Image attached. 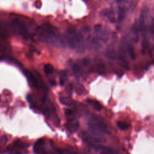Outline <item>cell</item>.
Returning <instances> with one entry per match:
<instances>
[{
    "instance_id": "6da1fadb",
    "label": "cell",
    "mask_w": 154,
    "mask_h": 154,
    "mask_svg": "<svg viewBox=\"0 0 154 154\" xmlns=\"http://www.w3.org/2000/svg\"><path fill=\"white\" fill-rule=\"evenodd\" d=\"M26 99L32 108L41 112L46 118L54 120L55 123L59 122L55 107L46 96L42 97L39 102L36 100L33 95L30 94L27 95Z\"/></svg>"
},
{
    "instance_id": "7a4b0ae2",
    "label": "cell",
    "mask_w": 154,
    "mask_h": 154,
    "mask_svg": "<svg viewBox=\"0 0 154 154\" xmlns=\"http://www.w3.org/2000/svg\"><path fill=\"white\" fill-rule=\"evenodd\" d=\"M38 37L42 42L54 45L65 46L63 35H60L57 29L49 24H44L37 30Z\"/></svg>"
},
{
    "instance_id": "3957f363",
    "label": "cell",
    "mask_w": 154,
    "mask_h": 154,
    "mask_svg": "<svg viewBox=\"0 0 154 154\" xmlns=\"http://www.w3.org/2000/svg\"><path fill=\"white\" fill-rule=\"evenodd\" d=\"M87 125L89 130L88 133L100 143L102 142L104 135L109 133L106 124L99 117L94 115L90 117Z\"/></svg>"
},
{
    "instance_id": "277c9868",
    "label": "cell",
    "mask_w": 154,
    "mask_h": 154,
    "mask_svg": "<svg viewBox=\"0 0 154 154\" xmlns=\"http://www.w3.org/2000/svg\"><path fill=\"white\" fill-rule=\"evenodd\" d=\"M64 45L78 52H83L84 43L83 37L73 28H69L63 36Z\"/></svg>"
},
{
    "instance_id": "5b68a950",
    "label": "cell",
    "mask_w": 154,
    "mask_h": 154,
    "mask_svg": "<svg viewBox=\"0 0 154 154\" xmlns=\"http://www.w3.org/2000/svg\"><path fill=\"white\" fill-rule=\"evenodd\" d=\"M33 152L35 154H59V149L51 140L39 139L34 144Z\"/></svg>"
},
{
    "instance_id": "8992f818",
    "label": "cell",
    "mask_w": 154,
    "mask_h": 154,
    "mask_svg": "<svg viewBox=\"0 0 154 154\" xmlns=\"http://www.w3.org/2000/svg\"><path fill=\"white\" fill-rule=\"evenodd\" d=\"M11 25L13 31L17 34H19L26 38L29 37V31L23 21L19 19H14L11 21Z\"/></svg>"
},
{
    "instance_id": "52a82bcc",
    "label": "cell",
    "mask_w": 154,
    "mask_h": 154,
    "mask_svg": "<svg viewBox=\"0 0 154 154\" xmlns=\"http://www.w3.org/2000/svg\"><path fill=\"white\" fill-rule=\"evenodd\" d=\"M25 74L32 87L47 91V87L38 74H34L28 70L25 71Z\"/></svg>"
},
{
    "instance_id": "ba28073f",
    "label": "cell",
    "mask_w": 154,
    "mask_h": 154,
    "mask_svg": "<svg viewBox=\"0 0 154 154\" xmlns=\"http://www.w3.org/2000/svg\"><path fill=\"white\" fill-rule=\"evenodd\" d=\"M28 147V144L20 140H16L5 150L8 154H23Z\"/></svg>"
},
{
    "instance_id": "9c48e42d",
    "label": "cell",
    "mask_w": 154,
    "mask_h": 154,
    "mask_svg": "<svg viewBox=\"0 0 154 154\" xmlns=\"http://www.w3.org/2000/svg\"><path fill=\"white\" fill-rule=\"evenodd\" d=\"M66 126L67 129L71 133H75L79 128V122L76 117L68 118Z\"/></svg>"
},
{
    "instance_id": "30bf717a",
    "label": "cell",
    "mask_w": 154,
    "mask_h": 154,
    "mask_svg": "<svg viewBox=\"0 0 154 154\" xmlns=\"http://www.w3.org/2000/svg\"><path fill=\"white\" fill-rule=\"evenodd\" d=\"M146 15H147V9L146 8H144L141 11V13L140 16L139 22H138L139 31L141 32H145L146 30V23H145Z\"/></svg>"
},
{
    "instance_id": "8fae6325",
    "label": "cell",
    "mask_w": 154,
    "mask_h": 154,
    "mask_svg": "<svg viewBox=\"0 0 154 154\" xmlns=\"http://www.w3.org/2000/svg\"><path fill=\"white\" fill-rule=\"evenodd\" d=\"M93 149L99 150L100 154H118L116 150L102 145L96 146Z\"/></svg>"
},
{
    "instance_id": "7c38bea8",
    "label": "cell",
    "mask_w": 154,
    "mask_h": 154,
    "mask_svg": "<svg viewBox=\"0 0 154 154\" xmlns=\"http://www.w3.org/2000/svg\"><path fill=\"white\" fill-rule=\"evenodd\" d=\"M103 14L106 16L108 20H109L110 22L114 23H116L117 20L116 19V15H115V13L114 12L112 11V10H105L104 11H102Z\"/></svg>"
},
{
    "instance_id": "4fadbf2b",
    "label": "cell",
    "mask_w": 154,
    "mask_h": 154,
    "mask_svg": "<svg viewBox=\"0 0 154 154\" xmlns=\"http://www.w3.org/2000/svg\"><path fill=\"white\" fill-rule=\"evenodd\" d=\"M86 101L91 107H93L96 111H99L102 109V106L101 104L97 100H96L92 99H87Z\"/></svg>"
},
{
    "instance_id": "5bb4252c",
    "label": "cell",
    "mask_w": 154,
    "mask_h": 154,
    "mask_svg": "<svg viewBox=\"0 0 154 154\" xmlns=\"http://www.w3.org/2000/svg\"><path fill=\"white\" fill-rule=\"evenodd\" d=\"M60 102L67 106H72L75 104L74 101L69 97H60L59 98Z\"/></svg>"
},
{
    "instance_id": "9a60e30c",
    "label": "cell",
    "mask_w": 154,
    "mask_h": 154,
    "mask_svg": "<svg viewBox=\"0 0 154 154\" xmlns=\"http://www.w3.org/2000/svg\"><path fill=\"white\" fill-rule=\"evenodd\" d=\"M126 17V11L125 9L122 7H119L118 8V15L117 21L118 22H123Z\"/></svg>"
},
{
    "instance_id": "2e32d148",
    "label": "cell",
    "mask_w": 154,
    "mask_h": 154,
    "mask_svg": "<svg viewBox=\"0 0 154 154\" xmlns=\"http://www.w3.org/2000/svg\"><path fill=\"white\" fill-rule=\"evenodd\" d=\"M126 52L129 54V57L132 60H134L136 58V54L135 52V49L131 44H126Z\"/></svg>"
},
{
    "instance_id": "e0dca14e",
    "label": "cell",
    "mask_w": 154,
    "mask_h": 154,
    "mask_svg": "<svg viewBox=\"0 0 154 154\" xmlns=\"http://www.w3.org/2000/svg\"><path fill=\"white\" fill-rule=\"evenodd\" d=\"M106 56L111 60H115L116 58H117V53L115 51V49L113 48H109L107 49L106 51Z\"/></svg>"
},
{
    "instance_id": "ac0fdd59",
    "label": "cell",
    "mask_w": 154,
    "mask_h": 154,
    "mask_svg": "<svg viewBox=\"0 0 154 154\" xmlns=\"http://www.w3.org/2000/svg\"><path fill=\"white\" fill-rule=\"evenodd\" d=\"M117 127L121 129V130H126L129 128V125L128 123H127L125 121H118L117 122Z\"/></svg>"
},
{
    "instance_id": "d6986e66",
    "label": "cell",
    "mask_w": 154,
    "mask_h": 154,
    "mask_svg": "<svg viewBox=\"0 0 154 154\" xmlns=\"http://www.w3.org/2000/svg\"><path fill=\"white\" fill-rule=\"evenodd\" d=\"M43 70L46 75H51L54 71V67L51 64H46L44 66Z\"/></svg>"
},
{
    "instance_id": "ffe728a7",
    "label": "cell",
    "mask_w": 154,
    "mask_h": 154,
    "mask_svg": "<svg viewBox=\"0 0 154 154\" xmlns=\"http://www.w3.org/2000/svg\"><path fill=\"white\" fill-rule=\"evenodd\" d=\"M59 154H77L73 150L69 149L67 148L59 149Z\"/></svg>"
},
{
    "instance_id": "44dd1931",
    "label": "cell",
    "mask_w": 154,
    "mask_h": 154,
    "mask_svg": "<svg viewBox=\"0 0 154 154\" xmlns=\"http://www.w3.org/2000/svg\"><path fill=\"white\" fill-rule=\"evenodd\" d=\"M119 63L120 66H121L123 68L126 69H129L128 63H127L126 60L125 58H122V57H119Z\"/></svg>"
},
{
    "instance_id": "7402d4cb",
    "label": "cell",
    "mask_w": 154,
    "mask_h": 154,
    "mask_svg": "<svg viewBox=\"0 0 154 154\" xmlns=\"http://www.w3.org/2000/svg\"><path fill=\"white\" fill-rule=\"evenodd\" d=\"M72 69L73 73L75 74H79L81 72V67L76 63H73L72 64Z\"/></svg>"
},
{
    "instance_id": "603a6c76",
    "label": "cell",
    "mask_w": 154,
    "mask_h": 154,
    "mask_svg": "<svg viewBox=\"0 0 154 154\" xmlns=\"http://www.w3.org/2000/svg\"><path fill=\"white\" fill-rule=\"evenodd\" d=\"M66 73L63 71L62 72V73L60 75V84L61 85H63L66 82Z\"/></svg>"
},
{
    "instance_id": "cb8c5ba5",
    "label": "cell",
    "mask_w": 154,
    "mask_h": 154,
    "mask_svg": "<svg viewBox=\"0 0 154 154\" xmlns=\"http://www.w3.org/2000/svg\"><path fill=\"white\" fill-rule=\"evenodd\" d=\"M102 26L100 24H96V25H95L94 26V32L97 34L102 29Z\"/></svg>"
},
{
    "instance_id": "d4e9b609",
    "label": "cell",
    "mask_w": 154,
    "mask_h": 154,
    "mask_svg": "<svg viewBox=\"0 0 154 154\" xmlns=\"http://www.w3.org/2000/svg\"><path fill=\"white\" fill-rule=\"evenodd\" d=\"M35 6L37 8H40L41 6H42V3H41V2H40V1H36V2H35Z\"/></svg>"
},
{
    "instance_id": "484cf974",
    "label": "cell",
    "mask_w": 154,
    "mask_h": 154,
    "mask_svg": "<svg viewBox=\"0 0 154 154\" xmlns=\"http://www.w3.org/2000/svg\"><path fill=\"white\" fill-rule=\"evenodd\" d=\"M88 63H89V61H88V60H82V64H83L84 66L87 65Z\"/></svg>"
},
{
    "instance_id": "4316f807",
    "label": "cell",
    "mask_w": 154,
    "mask_h": 154,
    "mask_svg": "<svg viewBox=\"0 0 154 154\" xmlns=\"http://www.w3.org/2000/svg\"><path fill=\"white\" fill-rule=\"evenodd\" d=\"M116 1H117V2H123V1H127V0H115Z\"/></svg>"
},
{
    "instance_id": "83f0119b",
    "label": "cell",
    "mask_w": 154,
    "mask_h": 154,
    "mask_svg": "<svg viewBox=\"0 0 154 154\" xmlns=\"http://www.w3.org/2000/svg\"><path fill=\"white\" fill-rule=\"evenodd\" d=\"M0 150H1V149H0Z\"/></svg>"
}]
</instances>
